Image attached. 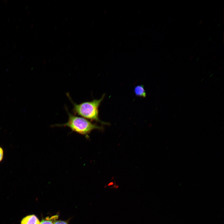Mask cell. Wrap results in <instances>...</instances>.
Instances as JSON below:
<instances>
[{"label":"cell","instance_id":"3957f363","mask_svg":"<svg viewBox=\"0 0 224 224\" xmlns=\"http://www.w3.org/2000/svg\"><path fill=\"white\" fill-rule=\"evenodd\" d=\"M40 222L36 217L35 215L27 216L23 218L21 221V224H40Z\"/></svg>","mask_w":224,"mask_h":224},{"label":"cell","instance_id":"7a4b0ae2","mask_svg":"<svg viewBox=\"0 0 224 224\" xmlns=\"http://www.w3.org/2000/svg\"><path fill=\"white\" fill-rule=\"evenodd\" d=\"M65 109L68 116L67 122L62 124L54 125L52 127H67L72 131L84 136L87 139L89 138V134L92 130L103 129L102 127L92 123L88 119L71 114L66 107Z\"/></svg>","mask_w":224,"mask_h":224},{"label":"cell","instance_id":"8992f818","mask_svg":"<svg viewBox=\"0 0 224 224\" xmlns=\"http://www.w3.org/2000/svg\"><path fill=\"white\" fill-rule=\"evenodd\" d=\"M54 224H68V223L63 221H58L54 222Z\"/></svg>","mask_w":224,"mask_h":224},{"label":"cell","instance_id":"277c9868","mask_svg":"<svg viewBox=\"0 0 224 224\" xmlns=\"http://www.w3.org/2000/svg\"><path fill=\"white\" fill-rule=\"evenodd\" d=\"M134 91L135 94L137 96L145 97L146 96L144 86L142 85L136 86L134 88Z\"/></svg>","mask_w":224,"mask_h":224},{"label":"cell","instance_id":"5b68a950","mask_svg":"<svg viewBox=\"0 0 224 224\" xmlns=\"http://www.w3.org/2000/svg\"><path fill=\"white\" fill-rule=\"evenodd\" d=\"M58 217V216H55L50 218L47 217L45 219L42 220L40 224H54L53 222Z\"/></svg>","mask_w":224,"mask_h":224},{"label":"cell","instance_id":"6da1fadb","mask_svg":"<svg viewBox=\"0 0 224 224\" xmlns=\"http://www.w3.org/2000/svg\"><path fill=\"white\" fill-rule=\"evenodd\" d=\"M67 95L73 105L72 112L74 115L80 116L91 121H94L104 124H107V123L101 121L99 116V107L105 97V94H103L100 99H94L79 104L74 102L68 93H67Z\"/></svg>","mask_w":224,"mask_h":224},{"label":"cell","instance_id":"52a82bcc","mask_svg":"<svg viewBox=\"0 0 224 224\" xmlns=\"http://www.w3.org/2000/svg\"><path fill=\"white\" fill-rule=\"evenodd\" d=\"M3 156V151L2 149L0 147V161L2 160Z\"/></svg>","mask_w":224,"mask_h":224}]
</instances>
